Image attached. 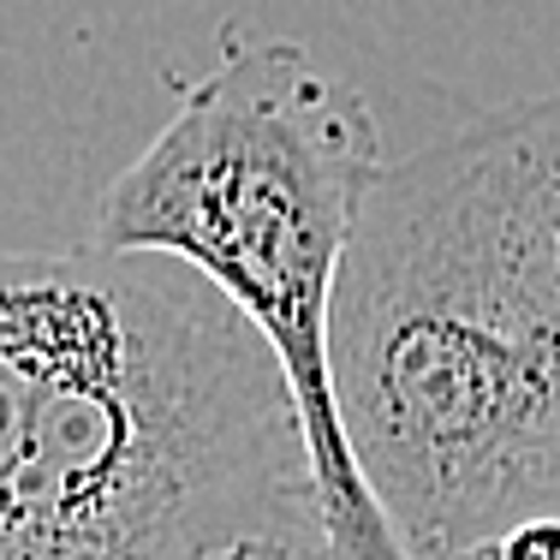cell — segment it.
Instances as JSON below:
<instances>
[{
  "label": "cell",
  "instance_id": "5b68a950",
  "mask_svg": "<svg viewBox=\"0 0 560 560\" xmlns=\"http://www.w3.org/2000/svg\"><path fill=\"white\" fill-rule=\"evenodd\" d=\"M215 560H335L328 542H257V549H233Z\"/></svg>",
  "mask_w": 560,
  "mask_h": 560
},
{
  "label": "cell",
  "instance_id": "6da1fadb",
  "mask_svg": "<svg viewBox=\"0 0 560 560\" xmlns=\"http://www.w3.org/2000/svg\"><path fill=\"white\" fill-rule=\"evenodd\" d=\"M335 394L411 560L560 518V90L376 167L335 292Z\"/></svg>",
  "mask_w": 560,
  "mask_h": 560
},
{
  "label": "cell",
  "instance_id": "3957f363",
  "mask_svg": "<svg viewBox=\"0 0 560 560\" xmlns=\"http://www.w3.org/2000/svg\"><path fill=\"white\" fill-rule=\"evenodd\" d=\"M382 131L346 78L287 36H233L150 150L96 203L102 250H155L269 340L299 399L335 560H411L346 442L335 394V292Z\"/></svg>",
  "mask_w": 560,
  "mask_h": 560
},
{
  "label": "cell",
  "instance_id": "277c9868",
  "mask_svg": "<svg viewBox=\"0 0 560 560\" xmlns=\"http://www.w3.org/2000/svg\"><path fill=\"white\" fill-rule=\"evenodd\" d=\"M465 560H560V518H542V525H525L513 537L489 542V549L465 555Z\"/></svg>",
  "mask_w": 560,
  "mask_h": 560
},
{
  "label": "cell",
  "instance_id": "7a4b0ae2",
  "mask_svg": "<svg viewBox=\"0 0 560 560\" xmlns=\"http://www.w3.org/2000/svg\"><path fill=\"white\" fill-rule=\"evenodd\" d=\"M328 542L269 340L155 250H0V560Z\"/></svg>",
  "mask_w": 560,
  "mask_h": 560
}]
</instances>
